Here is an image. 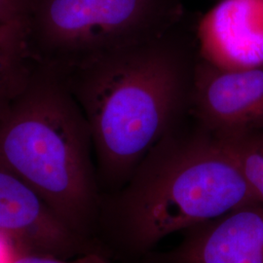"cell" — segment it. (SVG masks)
Masks as SVG:
<instances>
[{"mask_svg": "<svg viewBox=\"0 0 263 263\" xmlns=\"http://www.w3.org/2000/svg\"><path fill=\"white\" fill-rule=\"evenodd\" d=\"M196 26L186 17L157 36L48 66L89 124L103 194L122 188L151 148L187 116L200 57Z\"/></svg>", "mask_w": 263, "mask_h": 263, "instance_id": "1", "label": "cell"}, {"mask_svg": "<svg viewBox=\"0 0 263 263\" xmlns=\"http://www.w3.org/2000/svg\"><path fill=\"white\" fill-rule=\"evenodd\" d=\"M254 204L233 155L188 113L122 188L103 194L97 240L112 260L139 263L166 237Z\"/></svg>", "mask_w": 263, "mask_h": 263, "instance_id": "2", "label": "cell"}, {"mask_svg": "<svg viewBox=\"0 0 263 263\" xmlns=\"http://www.w3.org/2000/svg\"><path fill=\"white\" fill-rule=\"evenodd\" d=\"M0 160L27 181L69 229L99 243L103 193L90 127L52 68L38 65L0 124Z\"/></svg>", "mask_w": 263, "mask_h": 263, "instance_id": "3", "label": "cell"}, {"mask_svg": "<svg viewBox=\"0 0 263 263\" xmlns=\"http://www.w3.org/2000/svg\"><path fill=\"white\" fill-rule=\"evenodd\" d=\"M184 0H34L28 45L41 66H63L160 35L185 19Z\"/></svg>", "mask_w": 263, "mask_h": 263, "instance_id": "4", "label": "cell"}, {"mask_svg": "<svg viewBox=\"0 0 263 263\" xmlns=\"http://www.w3.org/2000/svg\"><path fill=\"white\" fill-rule=\"evenodd\" d=\"M189 114L216 137L263 132V65L226 68L199 57Z\"/></svg>", "mask_w": 263, "mask_h": 263, "instance_id": "5", "label": "cell"}, {"mask_svg": "<svg viewBox=\"0 0 263 263\" xmlns=\"http://www.w3.org/2000/svg\"><path fill=\"white\" fill-rule=\"evenodd\" d=\"M0 232L9 238L19 253L66 259L90 253L107 255L98 242L69 229L45 200L1 160Z\"/></svg>", "mask_w": 263, "mask_h": 263, "instance_id": "6", "label": "cell"}, {"mask_svg": "<svg viewBox=\"0 0 263 263\" xmlns=\"http://www.w3.org/2000/svg\"><path fill=\"white\" fill-rule=\"evenodd\" d=\"M139 263H263V207L239 208L191 227L179 245Z\"/></svg>", "mask_w": 263, "mask_h": 263, "instance_id": "7", "label": "cell"}, {"mask_svg": "<svg viewBox=\"0 0 263 263\" xmlns=\"http://www.w3.org/2000/svg\"><path fill=\"white\" fill-rule=\"evenodd\" d=\"M200 57L226 68L263 65V0H222L197 22Z\"/></svg>", "mask_w": 263, "mask_h": 263, "instance_id": "8", "label": "cell"}, {"mask_svg": "<svg viewBox=\"0 0 263 263\" xmlns=\"http://www.w3.org/2000/svg\"><path fill=\"white\" fill-rule=\"evenodd\" d=\"M38 65L28 45L27 20L0 25V124L27 89Z\"/></svg>", "mask_w": 263, "mask_h": 263, "instance_id": "9", "label": "cell"}, {"mask_svg": "<svg viewBox=\"0 0 263 263\" xmlns=\"http://www.w3.org/2000/svg\"><path fill=\"white\" fill-rule=\"evenodd\" d=\"M13 263H115L105 254L90 253L74 257L73 259L60 258L45 254L19 253Z\"/></svg>", "mask_w": 263, "mask_h": 263, "instance_id": "10", "label": "cell"}, {"mask_svg": "<svg viewBox=\"0 0 263 263\" xmlns=\"http://www.w3.org/2000/svg\"><path fill=\"white\" fill-rule=\"evenodd\" d=\"M34 0H0V25L28 19Z\"/></svg>", "mask_w": 263, "mask_h": 263, "instance_id": "11", "label": "cell"}, {"mask_svg": "<svg viewBox=\"0 0 263 263\" xmlns=\"http://www.w3.org/2000/svg\"><path fill=\"white\" fill-rule=\"evenodd\" d=\"M19 251L9 238L0 232V263H13Z\"/></svg>", "mask_w": 263, "mask_h": 263, "instance_id": "12", "label": "cell"}, {"mask_svg": "<svg viewBox=\"0 0 263 263\" xmlns=\"http://www.w3.org/2000/svg\"><path fill=\"white\" fill-rule=\"evenodd\" d=\"M250 135L252 136L257 149L261 154V159H260V162L258 164V168H257V179H258L259 187H260L263 195V132L262 133L250 134Z\"/></svg>", "mask_w": 263, "mask_h": 263, "instance_id": "13", "label": "cell"}]
</instances>
